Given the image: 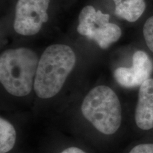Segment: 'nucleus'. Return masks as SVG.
I'll use <instances>...</instances> for the list:
<instances>
[{
	"label": "nucleus",
	"instance_id": "nucleus-1",
	"mask_svg": "<svg viewBox=\"0 0 153 153\" xmlns=\"http://www.w3.org/2000/svg\"><path fill=\"white\" fill-rule=\"evenodd\" d=\"M75 62V54L68 45L55 44L48 47L38 62L33 85L36 95L41 99L56 95Z\"/></svg>",
	"mask_w": 153,
	"mask_h": 153
},
{
	"label": "nucleus",
	"instance_id": "nucleus-2",
	"mask_svg": "<svg viewBox=\"0 0 153 153\" xmlns=\"http://www.w3.org/2000/svg\"><path fill=\"white\" fill-rule=\"evenodd\" d=\"M38 55L32 50L20 48L7 50L0 57V81L11 95L29 94L38 65Z\"/></svg>",
	"mask_w": 153,
	"mask_h": 153
},
{
	"label": "nucleus",
	"instance_id": "nucleus-3",
	"mask_svg": "<svg viewBox=\"0 0 153 153\" xmlns=\"http://www.w3.org/2000/svg\"><path fill=\"white\" fill-rule=\"evenodd\" d=\"M82 112L96 129L106 135L116 133L121 124L120 101L107 86H98L88 93L82 102Z\"/></svg>",
	"mask_w": 153,
	"mask_h": 153
},
{
	"label": "nucleus",
	"instance_id": "nucleus-4",
	"mask_svg": "<svg viewBox=\"0 0 153 153\" xmlns=\"http://www.w3.org/2000/svg\"><path fill=\"white\" fill-rule=\"evenodd\" d=\"M49 4L50 0H19L14 22L16 32L23 36L38 33L48 19Z\"/></svg>",
	"mask_w": 153,
	"mask_h": 153
},
{
	"label": "nucleus",
	"instance_id": "nucleus-5",
	"mask_svg": "<svg viewBox=\"0 0 153 153\" xmlns=\"http://www.w3.org/2000/svg\"><path fill=\"white\" fill-rule=\"evenodd\" d=\"M152 71V63L148 55L143 51H138L133 55V66L116 69L114 77L122 87L133 88L140 86L150 79Z\"/></svg>",
	"mask_w": 153,
	"mask_h": 153
},
{
	"label": "nucleus",
	"instance_id": "nucleus-6",
	"mask_svg": "<svg viewBox=\"0 0 153 153\" xmlns=\"http://www.w3.org/2000/svg\"><path fill=\"white\" fill-rule=\"evenodd\" d=\"M135 123L140 129L153 128V79H148L140 87L135 114Z\"/></svg>",
	"mask_w": 153,
	"mask_h": 153
},
{
	"label": "nucleus",
	"instance_id": "nucleus-7",
	"mask_svg": "<svg viewBox=\"0 0 153 153\" xmlns=\"http://www.w3.org/2000/svg\"><path fill=\"white\" fill-rule=\"evenodd\" d=\"M110 16L97 11L92 6H87L80 12L77 31L90 39L94 33L109 22Z\"/></svg>",
	"mask_w": 153,
	"mask_h": 153
},
{
	"label": "nucleus",
	"instance_id": "nucleus-8",
	"mask_svg": "<svg viewBox=\"0 0 153 153\" xmlns=\"http://www.w3.org/2000/svg\"><path fill=\"white\" fill-rule=\"evenodd\" d=\"M145 0H125L116 6L115 13L129 22L137 21L145 9Z\"/></svg>",
	"mask_w": 153,
	"mask_h": 153
},
{
	"label": "nucleus",
	"instance_id": "nucleus-9",
	"mask_svg": "<svg viewBox=\"0 0 153 153\" xmlns=\"http://www.w3.org/2000/svg\"><path fill=\"white\" fill-rule=\"evenodd\" d=\"M121 36V30L118 25L107 23L100 29L96 31L91 36V40L97 42L99 46L106 49L119 39Z\"/></svg>",
	"mask_w": 153,
	"mask_h": 153
},
{
	"label": "nucleus",
	"instance_id": "nucleus-10",
	"mask_svg": "<svg viewBox=\"0 0 153 153\" xmlns=\"http://www.w3.org/2000/svg\"><path fill=\"white\" fill-rule=\"evenodd\" d=\"M16 131L14 126L4 118H0V153H7L14 148Z\"/></svg>",
	"mask_w": 153,
	"mask_h": 153
},
{
	"label": "nucleus",
	"instance_id": "nucleus-11",
	"mask_svg": "<svg viewBox=\"0 0 153 153\" xmlns=\"http://www.w3.org/2000/svg\"><path fill=\"white\" fill-rule=\"evenodd\" d=\"M143 35L149 49L153 52V16L149 18L143 27Z\"/></svg>",
	"mask_w": 153,
	"mask_h": 153
},
{
	"label": "nucleus",
	"instance_id": "nucleus-12",
	"mask_svg": "<svg viewBox=\"0 0 153 153\" xmlns=\"http://www.w3.org/2000/svg\"><path fill=\"white\" fill-rule=\"evenodd\" d=\"M129 153H153V144L146 143L134 147Z\"/></svg>",
	"mask_w": 153,
	"mask_h": 153
},
{
	"label": "nucleus",
	"instance_id": "nucleus-13",
	"mask_svg": "<svg viewBox=\"0 0 153 153\" xmlns=\"http://www.w3.org/2000/svg\"><path fill=\"white\" fill-rule=\"evenodd\" d=\"M61 153H86L84 152L83 150L78 148H74V147H72V148H68L63 150Z\"/></svg>",
	"mask_w": 153,
	"mask_h": 153
},
{
	"label": "nucleus",
	"instance_id": "nucleus-14",
	"mask_svg": "<svg viewBox=\"0 0 153 153\" xmlns=\"http://www.w3.org/2000/svg\"><path fill=\"white\" fill-rule=\"evenodd\" d=\"M114 2H115V4H116V6H118V5H119L120 3L122 2V0H114Z\"/></svg>",
	"mask_w": 153,
	"mask_h": 153
}]
</instances>
